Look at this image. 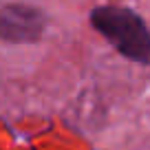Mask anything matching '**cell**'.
<instances>
[{
	"instance_id": "7a4b0ae2",
	"label": "cell",
	"mask_w": 150,
	"mask_h": 150,
	"mask_svg": "<svg viewBox=\"0 0 150 150\" xmlns=\"http://www.w3.org/2000/svg\"><path fill=\"white\" fill-rule=\"evenodd\" d=\"M44 16L29 5H7L0 9V40L33 42L44 31Z\"/></svg>"
},
{
	"instance_id": "6da1fadb",
	"label": "cell",
	"mask_w": 150,
	"mask_h": 150,
	"mask_svg": "<svg viewBox=\"0 0 150 150\" xmlns=\"http://www.w3.org/2000/svg\"><path fill=\"white\" fill-rule=\"evenodd\" d=\"M91 24L108 44L115 47L119 55L150 66V29L137 11L128 7L104 5L91 11Z\"/></svg>"
}]
</instances>
